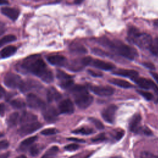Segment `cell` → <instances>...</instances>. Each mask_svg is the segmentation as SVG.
Here are the masks:
<instances>
[{"label":"cell","instance_id":"obj_1","mask_svg":"<svg viewBox=\"0 0 158 158\" xmlns=\"http://www.w3.org/2000/svg\"><path fill=\"white\" fill-rule=\"evenodd\" d=\"M21 70L30 72L46 83L53 81V74L39 55H33L25 59L20 65Z\"/></svg>","mask_w":158,"mask_h":158},{"label":"cell","instance_id":"obj_2","mask_svg":"<svg viewBox=\"0 0 158 158\" xmlns=\"http://www.w3.org/2000/svg\"><path fill=\"white\" fill-rule=\"evenodd\" d=\"M102 46L110 49L115 53L124 57L129 60H133L138 55L137 51L133 48L122 43L120 41H112L109 39L103 37L98 40Z\"/></svg>","mask_w":158,"mask_h":158},{"label":"cell","instance_id":"obj_3","mask_svg":"<svg viewBox=\"0 0 158 158\" xmlns=\"http://www.w3.org/2000/svg\"><path fill=\"white\" fill-rule=\"evenodd\" d=\"M69 89L74 96L75 102L78 107L86 109L93 102V96L88 93L84 86L73 85Z\"/></svg>","mask_w":158,"mask_h":158},{"label":"cell","instance_id":"obj_4","mask_svg":"<svg viewBox=\"0 0 158 158\" xmlns=\"http://www.w3.org/2000/svg\"><path fill=\"white\" fill-rule=\"evenodd\" d=\"M128 41L135 44L141 48H149L152 39V37L147 33H140L135 27H131L128 31Z\"/></svg>","mask_w":158,"mask_h":158},{"label":"cell","instance_id":"obj_5","mask_svg":"<svg viewBox=\"0 0 158 158\" xmlns=\"http://www.w3.org/2000/svg\"><path fill=\"white\" fill-rule=\"evenodd\" d=\"M4 83L7 87L10 88H20L23 83V81L19 75L12 72H8L4 77Z\"/></svg>","mask_w":158,"mask_h":158},{"label":"cell","instance_id":"obj_6","mask_svg":"<svg viewBox=\"0 0 158 158\" xmlns=\"http://www.w3.org/2000/svg\"><path fill=\"white\" fill-rule=\"evenodd\" d=\"M41 109L43 118L47 122L54 123L57 120L58 113L53 106L45 104Z\"/></svg>","mask_w":158,"mask_h":158},{"label":"cell","instance_id":"obj_7","mask_svg":"<svg viewBox=\"0 0 158 158\" xmlns=\"http://www.w3.org/2000/svg\"><path fill=\"white\" fill-rule=\"evenodd\" d=\"M117 109V107L115 105H109L104 108L101 112L102 118L107 123H113L115 120Z\"/></svg>","mask_w":158,"mask_h":158},{"label":"cell","instance_id":"obj_8","mask_svg":"<svg viewBox=\"0 0 158 158\" xmlns=\"http://www.w3.org/2000/svg\"><path fill=\"white\" fill-rule=\"evenodd\" d=\"M42 127L41 123L38 122H33L26 124L22 125L21 128L19 130V133L21 136H25L29 134H31Z\"/></svg>","mask_w":158,"mask_h":158},{"label":"cell","instance_id":"obj_9","mask_svg":"<svg viewBox=\"0 0 158 158\" xmlns=\"http://www.w3.org/2000/svg\"><path fill=\"white\" fill-rule=\"evenodd\" d=\"M90 90L99 96H109L114 94V89L109 86H91Z\"/></svg>","mask_w":158,"mask_h":158},{"label":"cell","instance_id":"obj_10","mask_svg":"<svg viewBox=\"0 0 158 158\" xmlns=\"http://www.w3.org/2000/svg\"><path fill=\"white\" fill-rule=\"evenodd\" d=\"M27 103L30 108L34 109H42L45 106L43 101L33 93H29L27 95Z\"/></svg>","mask_w":158,"mask_h":158},{"label":"cell","instance_id":"obj_11","mask_svg":"<svg viewBox=\"0 0 158 158\" xmlns=\"http://www.w3.org/2000/svg\"><path fill=\"white\" fill-rule=\"evenodd\" d=\"M133 81L141 88L148 89H152L155 92L158 93V87L156 86V85L151 80L149 79H146L144 78H140V77H136L133 80Z\"/></svg>","mask_w":158,"mask_h":158},{"label":"cell","instance_id":"obj_12","mask_svg":"<svg viewBox=\"0 0 158 158\" xmlns=\"http://www.w3.org/2000/svg\"><path fill=\"white\" fill-rule=\"evenodd\" d=\"M58 109L61 114H72L74 111V106L71 100L69 99L62 101L58 106Z\"/></svg>","mask_w":158,"mask_h":158},{"label":"cell","instance_id":"obj_13","mask_svg":"<svg viewBox=\"0 0 158 158\" xmlns=\"http://www.w3.org/2000/svg\"><path fill=\"white\" fill-rule=\"evenodd\" d=\"M141 115L139 114H135L130 119V121L129 123L130 130L134 133H139L140 130L142 127L141 126Z\"/></svg>","mask_w":158,"mask_h":158},{"label":"cell","instance_id":"obj_14","mask_svg":"<svg viewBox=\"0 0 158 158\" xmlns=\"http://www.w3.org/2000/svg\"><path fill=\"white\" fill-rule=\"evenodd\" d=\"M47 60L51 64L59 67L65 66L67 64V59L61 55L49 56L47 57Z\"/></svg>","mask_w":158,"mask_h":158},{"label":"cell","instance_id":"obj_15","mask_svg":"<svg viewBox=\"0 0 158 158\" xmlns=\"http://www.w3.org/2000/svg\"><path fill=\"white\" fill-rule=\"evenodd\" d=\"M90 65L104 70H111L115 68L114 64L99 59H92Z\"/></svg>","mask_w":158,"mask_h":158},{"label":"cell","instance_id":"obj_16","mask_svg":"<svg viewBox=\"0 0 158 158\" xmlns=\"http://www.w3.org/2000/svg\"><path fill=\"white\" fill-rule=\"evenodd\" d=\"M1 12L13 21L16 20L20 14V11L19 10V9L9 7H2Z\"/></svg>","mask_w":158,"mask_h":158},{"label":"cell","instance_id":"obj_17","mask_svg":"<svg viewBox=\"0 0 158 158\" xmlns=\"http://www.w3.org/2000/svg\"><path fill=\"white\" fill-rule=\"evenodd\" d=\"M113 73L116 75L122 76L125 77H128L133 80L135 78L138 77V73L134 70L128 69H118L113 72Z\"/></svg>","mask_w":158,"mask_h":158},{"label":"cell","instance_id":"obj_18","mask_svg":"<svg viewBox=\"0 0 158 158\" xmlns=\"http://www.w3.org/2000/svg\"><path fill=\"white\" fill-rule=\"evenodd\" d=\"M37 120V116L32 113L25 112L20 117L19 122L20 124L23 125L33 122H36Z\"/></svg>","mask_w":158,"mask_h":158},{"label":"cell","instance_id":"obj_19","mask_svg":"<svg viewBox=\"0 0 158 158\" xmlns=\"http://www.w3.org/2000/svg\"><path fill=\"white\" fill-rule=\"evenodd\" d=\"M46 97L49 102H53L60 99L61 94L55 88L51 87L47 91Z\"/></svg>","mask_w":158,"mask_h":158},{"label":"cell","instance_id":"obj_20","mask_svg":"<svg viewBox=\"0 0 158 158\" xmlns=\"http://www.w3.org/2000/svg\"><path fill=\"white\" fill-rule=\"evenodd\" d=\"M17 51V48L14 46H7L4 48L1 51V59L9 57L14 54Z\"/></svg>","mask_w":158,"mask_h":158},{"label":"cell","instance_id":"obj_21","mask_svg":"<svg viewBox=\"0 0 158 158\" xmlns=\"http://www.w3.org/2000/svg\"><path fill=\"white\" fill-rule=\"evenodd\" d=\"M109 81L113 85L118 86L123 88H129L133 86V85L128 81L119 78H111L109 80Z\"/></svg>","mask_w":158,"mask_h":158},{"label":"cell","instance_id":"obj_22","mask_svg":"<svg viewBox=\"0 0 158 158\" xmlns=\"http://www.w3.org/2000/svg\"><path fill=\"white\" fill-rule=\"evenodd\" d=\"M66 65L69 70L74 72L80 71L85 67L81 62V59L80 60H73L71 63L67 64Z\"/></svg>","mask_w":158,"mask_h":158},{"label":"cell","instance_id":"obj_23","mask_svg":"<svg viewBox=\"0 0 158 158\" xmlns=\"http://www.w3.org/2000/svg\"><path fill=\"white\" fill-rule=\"evenodd\" d=\"M39 85L37 84L36 82H35L34 81H31V80H28L27 81H23L22 85H21L20 89H21L22 91L23 92H26L28 91L33 88H35L36 87H38Z\"/></svg>","mask_w":158,"mask_h":158},{"label":"cell","instance_id":"obj_24","mask_svg":"<svg viewBox=\"0 0 158 158\" xmlns=\"http://www.w3.org/2000/svg\"><path fill=\"white\" fill-rule=\"evenodd\" d=\"M20 118H19V114L18 112H13L11 114H10L7 119V122L9 125V127H14L15 126L17 123L19 122Z\"/></svg>","mask_w":158,"mask_h":158},{"label":"cell","instance_id":"obj_25","mask_svg":"<svg viewBox=\"0 0 158 158\" xmlns=\"http://www.w3.org/2000/svg\"><path fill=\"white\" fill-rule=\"evenodd\" d=\"M36 139H37L36 136H33L27 138V139H25L23 141H22V143H20V146H19L20 149L21 150H25L29 146L31 145Z\"/></svg>","mask_w":158,"mask_h":158},{"label":"cell","instance_id":"obj_26","mask_svg":"<svg viewBox=\"0 0 158 158\" xmlns=\"http://www.w3.org/2000/svg\"><path fill=\"white\" fill-rule=\"evenodd\" d=\"M70 51L75 54H85L87 52L86 49L82 45L73 44L70 46Z\"/></svg>","mask_w":158,"mask_h":158},{"label":"cell","instance_id":"obj_27","mask_svg":"<svg viewBox=\"0 0 158 158\" xmlns=\"http://www.w3.org/2000/svg\"><path fill=\"white\" fill-rule=\"evenodd\" d=\"M59 151V148L56 146H52L50 148L41 158H54Z\"/></svg>","mask_w":158,"mask_h":158},{"label":"cell","instance_id":"obj_28","mask_svg":"<svg viewBox=\"0 0 158 158\" xmlns=\"http://www.w3.org/2000/svg\"><path fill=\"white\" fill-rule=\"evenodd\" d=\"M56 76H57V78L59 80L60 82L65 81H67L69 80H72L73 78L72 75H69L67 73H65L64 71L60 70H57Z\"/></svg>","mask_w":158,"mask_h":158},{"label":"cell","instance_id":"obj_29","mask_svg":"<svg viewBox=\"0 0 158 158\" xmlns=\"http://www.w3.org/2000/svg\"><path fill=\"white\" fill-rule=\"evenodd\" d=\"M94 132L93 130L91 128L87 127H83L74 130L72 131L73 133L75 134H80V135H90L92 134Z\"/></svg>","mask_w":158,"mask_h":158},{"label":"cell","instance_id":"obj_30","mask_svg":"<svg viewBox=\"0 0 158 158\" xmlns=\"http://www.w3.org/2000/svg\"><path fill=\"white\" fill-rule=\"evenodd\" d=\"M148 49L153 55L158 56V38L152 40V41Z\"/></svg>","mask_w":158,"mask_h":158},{"label":"cell","instance_id":"obj_31","mask_svg":"<svg viewBox=\"0 0 158 158\" xmlns=\"http://www.w3.org/2000/svg\"><path fill=\"white\" fill-rule=\"evenodd\" d=\"M17 40V37L14 35H8L2 37L0 40V46H2L3 45L13 42Z\"/></svg>","mask_w":158,"mask_h":158},{"label":"cell","instance_id":"obj_32","mask_svg":"<svg viewBox=\"0 0 158 158\" xmlns=\"http://www.w3.org/2000/svg\"><path fill=\"white\" fill-rule=\"evenodd\" d=\"M10 105L13 108L15 109H22L25 107L24 101L20 99H15L10 102Z\"/></svg>","mask_w":158,"mask_h":158},{"label":"cell","instance_id":"obj_33","mask_svg":"<svg viewBox=\"0 0 158 158\" xmlns=\"http://www.w3.org/2000/svg\"><path fill=\"white\" fill-rule=\"evenodd\" d=\"M89 121L93 124L94 125V126L98 129V130H102L104 128V126L102 124V123L98 119L96 118H93V117H90L89 118Z\"/></svg>","mask_w":158,"mask_h":158},{"label":"cell","instance_id":"obj_34","mask_svg":"<svg viewBox=\"0 0 158 158\" xmlns=\"http://www.w3.org/2000/svg\"><path fill=\"white\" fill-rule=\"evenodd\" d=\"M58 132H59L58 130H57L56 128H46V129H44V130H42L41 133L43 135L48 136V135H52L56 134Z\"/></svg>","mask_w":158,"mask_h":158},{"label":"cell","instance_id":"obj_35","mask_svg":"<svg viewBox=\"0 0 158 158\" xmlns=\"http://www.w3.org/2000/svg\"><path fill=\"white\" fill-rule=\"evenodd\" d=\"M137 91L139 94H141L144 98H145L148 101H151L153 98V95L149 92L144 91L143 90H137Z\"/></svg>","mask_w":158,"mask_h":158},{"label":"cell","instance_id":"obj_36","mask_svg":"<svg viewBox=\"0 0 158 158\" xmlns=\"http://www.w3.org/2000/svg\"><path fill=\"white\" fill-rule=\"evenodd\" d=\"M141 158H157V156L149 151H142L140 154Z\"/></svg>","mask_w":158,"mask_h":158},{"label":"cell","instance_id":"obj_37","mask_svg":"<svg viewBox=\"0 0 158 158\" xmlns=\"http://www.w3.org/2000/svg\"><path fill=\"white\" fill-rule=\"evenodd\" d=\"M92 52L98 56H102V57L109 56V54H108L107 52H106L100 49H98V48H93L92 49Z\"/></svg>","mask_w":158,"mask_h":158},{"label":"cell","instance_id":"obj_38","mask_svg":"<svg viewBox=\"0 0 158 158\" xmlns=\"http://www.w3.org/2000/svg\"><path fill=\"white\" fill-rule=\"evenodd\" d=\"M30 152L31 156H36L40 152V148L38 146V144H35L31 146L30 149Z\"/></svg>","mask_w":158,"mask_h":158},{"label":"cell","instance_id":"obj_39","mask_svg":"<svg viewBox=\"0 0 158 158\" xmlns=\"http://www.w3.org/2000/svg\"><path fill=\"white\" fill-rule=\"evenodd\" d=\"M106 139V137L104 133H100L97 135L96 137L91 139L92 141L93 142H98V141H102Z\"/></svg>","mask_w":158,"mask_h":158},{"label":"cell","instance_id":"obj_40","mask_svg":"<svg viewBox=\"0 0 158 158\" xmlns=\"http://www.w3.org/2000/svg\"><path fill=\"white\" fill-rule=\"evenodd\" d=\"M78 148H79V146L77 144H75V143L67 144L64 147V149L65 150L69 151H73L78 149Z\"/></svg>","mask_w":158,"mask_h":158},{"label":"cell","instance_id":"obj_41","mask_svg":"<svg viewBox=\"0 0 158 158\" xmlns=\"http://www.w3.org/2000/svg\"><path fill=\"white\" fill-rule=\"evenodd\" d=\"M139 133H143V134L148 135V136L151 135L152 134L151 130L150 129H149L147 127H142L140 130Z\"/></svg>","mask_w":158,"mask_h":158},{"label":"cell","instance_id":"obj_42","mask_svg":"<svg viewBox=\"0 0 158 158\" xmlns=\"http://www.w3.org/2000/svg\"><path fill=\"white\" fill-rule=\"evenodd\" d=\"M88 72L94 77H101L102 76V73L99 72H96L93 70H88Z\"/></svg>","mask_w":158,"mask_h":158},{"label":"cell","instance_id":"obj_43","mask_svg":"<svg viewBox=\"0 0 158 158\" xmlns=\"http://www.w3.org/2000/svg\"><path fill=\"white\" fill-rule=\"evenodd\" d=\"M124 135V131L123 130H119L117 131L115 135V138L116 140H120Z\"/></svg>","mask_w":158,"mask_h":158},{"label":"cell","instance_id":"obj_44","mask_svg":"<svg viewBox=\"0 0 158 158\" xmlns=\"http://www.w3.org/2000/svg\"><path fill=\"white\" fill-rule=\"evenodd\" d=\"M9 143L6 140H1V149H6L9 147Z\"/></svg>","mask_w":158,"mask_h":158},{"label":"cell","instance_id":"obj_45","mask_svg":"<svg viewBox=\"0 0 158 158\" xmlns=\"http://www.w3.org/2000/svg\"><path fill=\"white\" fill-rule=\"evenodd\" d=\"M143 64L144 66H145L146 67H147V68H148L149 69L154 70L155 69L154 65L152 63H151V62H144Z\"/></svg>","mask_w":158,"mask_h":158},{"label":"cell","instance_id":"obj_46","mask_svg":"<svg viewBox=\"0 0 158 158\" xmlns=\"http://www.w3.org/2000/svg\"><path fill=\"white\" fill-rule=\"evenodd\" d=\"M151 75L152 76V77L154 78V80L157 82L158 83V74L156 73V72H151Z\"/></svg>","mask_w":158,"mask_h":158},{"label":"cell","instance_id":"obj_47","mask_svg":"<svg viewBox=\"0 0 158 158\" xmlns=\"http://www.w3.org/2000/svg\"><path fill=\"white\" fill-rule=\"evenodd\" d=\"M0 111H1V115L2 116L4 112V104L2 103L1 104V107H0Z\"/></svg>","mask_w":158,"mask_h":158},{"label":"cell","instance_id":"obj_48","mask_svg":"<svg viewBox=\"0 0 158 158\" xmlns=\"http://www.w3.org/2000/svg\"><path fill=\"white\" fill-rule=\"evenodd\" d=\"M9 2L7 0H0V4L3 5V4H8Z\"/></svg>","mask_w":158,"mask_h":158},{"label":"cell","instance_id":"obj_49","mask_svg":"<svg viewBox=\"0 0 158 158\" xmlns=\"http://www.w3.org/2000/svg\"><path fill=\"white\" fill-rule=\"evenodd\" d=\"M9 155V152L4 153V154H2V155L1 156V158H7V157H8Z\"/></svg>","mask_w":158,"mask_h":158},{"label":"cell","instance_id":"obj_50","mask_svg":"<svg viewBox=\"0 0 158 158\" xmlns=\"http://www.w3.org/2000/svg\"><path fill=\"white\" fill-rule=\"evenodd\" d=\"M68 139L69 140H75V141H79V142H85V140L83 141V139H75V138H69Z\"/></svg>","mask_w":158,"mask_h":158},{"label":"cell","instance_id":"obj_51","mask_svg":"<svg viewBox=\"0 0 158 158\" xmlns=\"http://www.w3.org/2000/svg\"><path fill=\"white\" fill-rule=\"evenodd\" d=\"M84 0H75V3L76 4H81L83 1Z\"/></svg>","mask_w":158,"mask_h":158},{"label":"cell","instance_id":"obj_52","mask_svg":"<svg viewBox=\"0 0 158 158\" xmlns=\"http://www.w3.org/2000/svg\"><path fill=\"white\" fill-rule=\"evenodd\" d=\"M5 94V91L4 89H3L2 87H1V97L2 98L3 96V94Z\"/></svg>","mask_w":158,"mask_h":158},{"label":"cell","instance_id":"obj_53","mask_svg":"<svg viewBox=\"0 0 158 158\" xmlns=\"http://www.w3.org/2000/svg\"><path fill=\"white\" fill-rule=\"evenodd\" d=\"M15 158H27V157L25 155H20V156L16 157Z\"/></svg>","mask_w":158,"mask_h":158},{"label":"cell","instance_id":"obj_54","mask_svg":"<svg viewBox=\"0 0 158 158\" xmlns=\"http://www.w3.org/2000/svg\"><path fill=\"white\" fill-rule=\"evenodd\" d=\"M154 25H156V26H157L158 27V19L156 20L154 22Z\"/></svg>","mask_w":158,"mask_h":158},{"label":"cell","instance_id":"obj_55","mask_svg":"<svg viewBox=\"0 0 158 158\" xmlns=\"http://www.w3.org/2000/svg\"><path fill=\"white\" fill-rule=\"evenodd\" d=\"M111 158H122V157L120 156H114V157H112Z\"/></svg>","mask_w":158,"mask_h":158},{"label":"cell","instance_id":"obj_56","mask_svg":"<svg viewBox=\"0 0 158 158\" xmlns=\"http://www.w3.org/2000/svg\"><path fill=\"white\" fill-rule=\"evenodd\" d=\"M157 158H158V156H157Z\"/></svg>","mask_w":158,"mask_h":158}]
</instances>
